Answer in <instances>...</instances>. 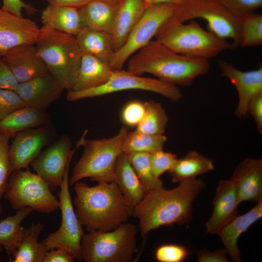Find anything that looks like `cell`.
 I'll list each match as a JSON object with an SVG mask.
<instances>
[{"mask_svg":"<svg viewBox=\"0 0 262 262\" xmlns=\"http://www.w3.org/2000/svg\"><path fill=\"white\" fill-rule=\"evenodd\" d=\"M205 187L204 181L196 177L180 182L172 189L162 186L147 193L131 214L139 221L142 238L162 226L189 222L193 202Z\"/></svg>","mask_w":262,"mask_h":262,"instance_id":"1","label":"cell"},{"mask_svg":"<svg viewBox=\"0 0 262 262\" xmlns=\"http://www.w3.org/2000/svg\"><path fill=\"white\" fill-rule=\"evenodd\" d=\"M73 185L75 212L87 232L114 230L131 215L132 211L115 182L90 186L79 181Z\"/></svg>","mask_w":262,"mask_h":262,"instance_id":"2","label":"cell"},{"mask_svg":"<svg viewBox=\"0 0 262 262\" xmlns=\"http://www.w3.org/2000/svg\"><path fill=\"white\" fill-rule=\"evenodd\" d=\"M127 70L137 75L150 74L169 84L186 86L210 70L208 60L177 53L151 40L127 61Z\"/></svg>","mask_w":262,"mask_h":262,"instance_id":"3","label":"cell"},{"mask_svg":"<svg viewBox=\"0 0 262 262\" xmlns=\"http://www.w3.org/2000/svg\"><path fill=\"white\" fill-rule=\"evenodd\" d=\"M154 37L155 40L177 53L207 60L231 49L230 42L205 30L195 19L186 24L172 18Z\"/></svg>","mask_w":262,"mask_h":262,"instance_id":"4","label":"cell"},{"mask_svg":"<svg viewBox=\"0 0 262 262\" xmlns=\"http://www.w3.org/2000/svg\"><path fill=\"white\" fill-rule=\"evenodd\" d=\"M35 47L49 73L64 90L71 91L82 55L76 36L43 25Z\"/></svg>","mask_w":262,"mask_h":262,"instance_id":"5","label":"cell"},{"mask_svg":"<svg viewBox=\"0 0 262 262\" xmlns=\"http://www.w3.org/2000/svg\"><path fill=\"white\" fill-rule=\"evenodd\" d=\"M128 131L127 127L123 126L109 138L86 140L84 137L83 152L73 169L70 185L87 178L98 183L113 181L115 163L123 152V143Z\"/></svg>","mask_w":262,"mask_h":262,"instance_id":"6","label":"cell"},{"mask_svg":"<svg viewBox=\"0 0 262 262\" xmlns=\"http://www.w3.org/2000/svg\"><path fill=\"white\" fill-rule=\"evenodd\" d=\"M138 230L124 223L110 231L84 233L81 242L82 260L85 262H129L137 251Z\"/></svg>","mask_w":262,"mask_h":262,"instance_id":"7","label":"cell"},{"mask_svg":"<svg viewBox=\"0 0 262 262\" xmlns=\"http://www.w3.org/2000/svg\"><path fill=\"white\" fill-rule=\"evenodd\" d=\"M4 198L17 211L31 208L41 213H49L59 209V201L47 183L29 167L12 172Z\"/></svg>","mask_w":262,"mask_h":262,"instance_id":"8","label":"cell"},{"mask_svg":"<svg viewBox=\"0 0 262 262\" xmlns=\"http://www.w3.org/2000/svg\"><path fill=\"white\" fill-rule=\"evenodd\" d=\"M196 18L205 20L209 31L231 41L232 49L239 46L240 18L216 0H181L176 4L174 20L185 22Z\"/></svg>","mask_w":262,"mask_h":262,"instance_id":"9","label":"cell"},{"mask_svg":"<svg viewBox=\"0 0 262 262\" xmlns=\"http://www.w3.org/2000/svg\"><path fill=\"white\" fill-rule=\"evenodd\" d=\"M129 90L150 91L163 96L172 101H178L182 94L177 86L164 82L158 79L137 75L128 70L115 69L104 84L80 91H68L66 98L68 101L101 97Z\"/></svg>","mask_w":262,"mask_h":262,"instance_id":"10","label":"cell"},{"mask_svg":"<svg viewBox=\"0 0 262 262\" xmlns=\"http://www.w3.org/2000/svg\"><path fill=\"white\" fill-rule=\"evenodd\" d=\"M77 148L76 147L72 149L60 186V190L58 192L59 208L61 213L60 227L41 242L47 251L64 248L72 254L76 259L81 261V242L84 232L74 209L69 189L70 164Z\"/></svg>","mask_w":262,"mask_h":262,"instance_id":"11","label":"cell"},{"mask_svg":"<svg viewBox=\"0 0 262 262\" xmlns=\"http://www.w3.org/2000/svg\"><path fill=\"white\" fill-rule=\"evenodd\" d=\"M176 4H160L147 7L129 38L115 51L110 62L113 69H121L128 59L154 37L158 30L175 16Z\"/></svg>","mask_w":262,"mask_h":262,"instance_id":"12","label":"cell"},{"mask_svg":"<svg viewBox=\"0 0 262 262\" xmlns=\"http://www.w3.org/2000/svg\"><path fill=\"white\" fill-rule=\"evenodd\" d=\"M72 151L70 138L63 135L42 151L31 163L32 168L51 191L60 187Z\"/></svg>","mask_w":262,"mask_h":262,"instance_id":"13","label":"cell"},{"mask_svg":"<svg viewBox=\"0 0 262 262\" xmlns=\"http://www.w3.org/2000/svg\"><path fill=\"white\" fill-rule=\"evenodd\" d=\"M54 135L52 127L47 125L20 132L14 137L9 148L12 172L29 167Z\"/></svg>","mask_w":262,"mask_h":262,"instance_id":"14","label":"cell"},{"mask_svg":"<svg viewBox=\"0 0 262 262\" xmlns=\"http://www.w3.org/2000/svg\"><path fill=\"white\" fill-rule=\"evenodd\" d=\"M40 33L34 21L0 8V58L16 47L35 45Z\"/></svg>","mask_w":262,"mask_h":262,"instance_id":"15","label":"cell"},{"mask_svg":"<svg viewBox=\"0 0 262 262\" xmlns=\"http://www.w3.org/2000/svg\"><path fill=\"white\" fill-rule=\"evenodd\" d=\"M218 65L222 76L227 78L237 90L238 102L235 110L236 116L240 119L246 117L250 101L262 92V67L243 71L223 60H219Z\"/></svg>","mask_w":262,"mask_h":262,"instance_id":"16","label":"cell"},{"mask_svg":"<svg viewBox=\"0 0 262 262\" xmlns=\"http://www.w3.org/2000/svg\"><path fill=\"white\" fill-rule=\"evenodd\" d=\"M64 89L48 73L19 83L15 91L27 106L45 111L61 96Z\"/></svg>","mask_w":262,"mask_h":262,"instance_id":"17","label":"cell"},{"mask_svg":"<svg viewBox=\"0 0 262 262\" xmlns=\"http://www.w3.org/2000/svg\"><path fill=\"white\" fill-rule=\"evenodd\" d=\"M2 59L18 83L49 73L34 45L16 47L8 51Z\"/></svg>","mask_w":262,"mask_h":262,"instance_id":"18","label":"cell"},{"mask_svg":"<svg viewBox=\"0 0 262 262\" xmlns=\"http://www.w3.org/2000/svg\"><path fill=\"white\" fill-rule=\"evenodd\" d=\"M230 179L240 203L262 201V160L247 158L236 167Z\"/></svg>","mask_w":262,"mask_h":262,"instance_id":"19","label":"cell"},{"mask_svg":"<svg viewBox=\"0 0 262 262\" xmlns=\"http://www.w3.org/2000/svg\"><path fill=\"white\" fill-rule=\"evenodd\" d=\"M239 204L236 189L232 180L230 179L220 181L213 200L212 215L205 225L206 232L216 234L237 215Z\"/></svg>","mask_w":262,"mask_h":262,"instance_id":"20","label":"cell"},{"mask_svg":"<svg viewBox=\"0 0 262 262\" xmlns=\"http://www.w3.org/2000/svg\"><path fill=\"white\" fill-rule=\"evenodd\" d=\"M262 217V201H260L247 213L235 215L217 232L216 234L232 261L242 262L241 251L238 246L239 238Z\"/></svg>","mask_w":262,"mask_h":262,"instance_id":"21","label":"cell"},{"mask_svg":"<svg viewBox=\"0 0 262 262\" xmlns=\"http://www.w3.org/2000/svg\"><path fill=\"white\" fill-rule=\"evenodd\" d=\"M145 9L143 0H124L117 7L110 33L115 52L125 44Z\"/></svg>","mask_w":262,"mask_h":262,"instance_id":"22","label":"cell"},{"mask_svg":"<svg viewBox=\"0 0 262 262\" xmlns=\"http://www.w3.org/2000/svg\"><path fill=\"white\" fill-rule=\"evenodd\" d=\"M113 181L116 184L133 211L146 193L125 152H122L116 160Z\"/></svg>","mask_w":262,"mask_h":262,"instance_id":"23","label":"cell"},{"mask_svg":"<svg viewBox=\"0 0 262 262\" xmlns=\"http://www.w3.org/2000/svg\"><path fill=\"white\" fill-rule=\"evenodd\" d=\"M113 70L109 64L91 54L83 53L70 91H80L101 85L109 80Z\"/></svg>","mask_w":262,"mask_h":262,"instance_id":"24","label":"cell"},{"mask_svg":"<svg viewBox=\"0 0 262 262\" xmlns=\"http://www.w3.org/2000/svg\"><path fill=\"white\" fill-rule=\"evenodd\" d=\"M49 116L45 111L24 106L0 121V131L10 138L23 131L49 125Z\"/></svg>","mask_w":262,"mask_h":262,"instance_id":"25","label":"cell"},{"mask_svg":"<svg viewBox=\"0 0 262 262\" xmlns=\"http://www.w3.org/2000/svg\"><path fill=\"white\" fill-rule=\"evenodd\" d=\"M44 26L76 36L84 28L79 8L49 4L42 11Z\"/></svg>","mask_w":262,"mask_h":262,"instance_id":"26","label":"cell"},{"mask_svg":"<svg viewBox=\"0 0 262 262\" xmlns=\"http://www.w3.org/2000/svg\"><path fill=\"white\" fill-rule=\"evenodd\" d=\"M76 37L82 54H91L110 64L115 53L110 33L84 28Z\"/></svg>","mask_w":262,"mask_h":262,"instance_id":"27","label":"cell"},{"mask_svg":"<svg viewBox=\"0 0 262 262\" xmlns=\"http://www.w3.org/2000/svg\"><path fill=\"white\" fill-rule=\"evenodd\" d=\"M214 169V164L211 159L193 150L178 159L168 173L172 182L176 183L196 178Z\"/></svg>","mask_w":262,"mask_h":262,"instance_id":"28","label":"cell"},{"mask_svg":"<svg viewBox=\"0 0 262 262\" xmlns=\"http://www.w3.org/2000/svg\"><path fill=\"white\" fill-rule=\"evenodd\" d=\"M117 8L100 0H92L79 10L84 28L110 33Z\"/></svg>","mask_w":262,"mask_h":262,"instance_id":"29","label":"cell"},{"mask_svg":"<svg viewBox=\"0 0 262 262\" xmlns=\"http://www.w3.org/2000/svg\"><path fill=\"white\" fill-rule=\"evenodd\" d=\"M27 207L16 211L15 214L0 220V246L3 247L9 257L16 252L26 231V228L21 226L23 220L32 212Z\"/></svg>","mask_w":262,"mask_h":262,"instance_id":"30","label":"cell"},{"mask_svg":"<svg viewBox=\"0 0 262 262\" xmlns=\"http://www.w3.org/2000/svg\"><path fill=\"white\" fill-rule=\"evenodd\" d=\"M44 225L33 223L26 231L11 259L13 262H44L47 251L38 239Z\"/></svg>","mask_w":262,"mask_h":262,"instance_id":"31","label":"cell"},{"mask_svg":"<svg viewBox=\"0 0 262 262\" xmlns=\"http://www.w3.org/2000/svg\"><path fill=\"white\" fill-rule=\"evenodd\" d=\"M167 140L164 134H149L135 130L128 131L123 143L122 151L131 152H147L151 153L163 149Z\"/></svg>","mask_w":262,"mask_h":262,"instance_id":"32","label":"cell"},{"mask_svg":"<svg viewBox=\"0 0 262 262\" xmlns=\"http://www.w3.org/2000/svg\"><path fill=\"white\" fill-rule=\"evenodd\" d=\"M126 154L146 194L163 186L162 180L153 174L150 162L149 153L131 152Z\"/></svg>","mask_w":262,"mask_h":262,"instance_id":"33","label":"cell"},{"mask_svg":"<svg viewBox=\"0 0 262 262\" xmlns=\"http://www.w3.org/2000/svg\"><path fill=\"white\" fill-rule=\"evenodd\" d=\"M146 111L135 130L149 134H164L168 118L162 105L151 100L145 102Z\"/></svg>","mask_w":262,"mask_h":262,"instance_id":"34","label":"cell"},{"mask_svg":"<svg viewBox=\"0 0 262 262\" xmlns=\"http://www.w3.org/2000/svg\"><path fill=\"white\" fill-rule=\"evenodd\" d=\"M262 45V14L253 12L240 17L239 46L249 47Z\"/></svg>","mask_w":262,"mask_h":262,"instance_id":"35","label":"cell"},{"mask_svg":"<svg viewBox=\"0 0 262 262\" xmlns=\"http://www.w3.org/2000/svg\"><path fill=\"white\" fill-rule=\"evenodd\" d=\"M9 139L8 136L0 131V215L2 212L1 200L12 173L9 160Z\"/></svg>","mask_w":262,"mask_h":262,"instance_id":"36","label":"cell"},{"mask_svg":"<svg viewBox=\"0 0 262 262\" xmlns=\"http://www.w3.org/2000/svg\"><path fill=\"white\" fill-rule=\"evenodd\" d=\"M190 252L184 246L166 244L159 246L155 251V259L159 262H182L186 260Z\"/></svg>","mask_w":262,"mask_h":262,"instance_id":"37","label":"cell"},{"mask_svg":"<svg viewBox=\"0 0 262 262\" xmlns=\"http://www.w3.org/2000/svg\"><path fill=\"white\" fill-rule=\"evenodd\" d=\"M145 111V102L138 100L130 101L121 110V120L127 127H136L143 119Z\"/></svg>","mask_w":262,"mask_h":262,"instance_id":"38","label":"cell"},{"mask_svg":"<svg viewBox=\"0 0 262 262\" xmlns=\"http://www.w3.org/2000/svg\"><path fill=\"white\" fill-rule=\"evenodd\" d=\"M177 159L176 154L165 152L163 149L150 153V162L154 176L160 178L165 172H168Z\"/></svg>","mask_w":262,"mask_h":262,"instance_id":"39","label":"cell"},{"mask_svg":"<svg viewBox=\"0 0 262 262\" xmlns=\"http://www.w3.org/2000/svg\"><path fill=\"white\" fill-rule=\"evenodd\" d=\"M235 16H242L255 12L262 6V0H216Z\"/></svg>","mask_w":262,"mask_h":262,"instance_id":"40","label":"cell"},{"mask_svg":"<svg viewBox=\"0 0 262 262\" xmlns=\"http://www.w3.org/2000/svg\"><path fill=\"white\" fill-rule=\"evenodd\" d=\"M27 106L16 92L0 88V121L15 110Z\"/></svg>","mask_w":262,"mask_h":262,"instance_id":"41","label":"cell"},{"mask_svg":"<svg viewBox=\"0 0 262 262\" xmlns=\"http://www.w3.org/2000/svg\"><path fill=\"white\" fill-rule=\"evenodd\" d=\"M2 0V9L19 16H22L21 12L23 9H25L28 15L33 14L37 11L31 4L26 3L22 0Z\"/></svg>","mask_w":262,"mask_h":262,"instance_id":"42","label":"cell"},{"mask_svg":"<svg viewBox=\"0 0 262 262\" xmlns=\"http://www.w3.org/2000/svg\"><path fill=\"white\" fill-rule=\"evenodd\" d=\"M248 114L254 119L257 130L262 134V92L256 95L250 101L248 107Z\"/></svg>","mask_w":262,"mask_h":262,"instance_id":"43","label":"cell"},{"mask_svg":"<svg viewBox=\"0 0 262 262\" xmlns=\"http://www.w3.org/2000/svg\"><path fill=\"white\" fill-rule=\"evenodd\" d=\"M18 84L7 65L0 58V88L15 91Z\"/></svg>","mask_w":262,"mask_h":262,"instance_id":"44","label":"cell"},{"mask_svg":"<svg viewBox=\"0 0 262 262\" xmlns=\"http://www.w3.org/2000/svg\"><path fill=\"white\" fill-rule=\"evenodd\" d=\"M75 259L73 255L67 250L57 248L46 252L44 262H73Z\"/></svg>","mask_w":262,"mask_h":262,"instance_id":"45","label":"cell"},{"mask_svg":"<svg viewBox=\"0 0 262 262\" xmlns=\"http://www.w3.org/2000/svg\"><path fill=\"white\" fill-rule=\"evenodd\" d=\"M227 254L225 248L213 251L203 250L197 253V260L198 262H228Z\"/></svg>","mask_w":262,"mask_h":262,"instance_id":"46","label":"cell"},{"mask_svg":"<svg viewBox=\"0 0 262 262\" xmlns=\"http://www.w3.org/2000/svg\"><path fill=\"white\" fill-rule=\"evenodd\" d=\"M92 0H46L49 4L80 8Z\"/></svg>","mask_w":262,"mask_h":262,"instance_id":"47","label":"cell"},{"mask_svg":"<svg viewBox=\"0 0 262 262\" xmlns=\"http://www.w3.org/2000/svg\"><path fill=\"white\" fill-rule=\"evenodd\" d=\"M181 0H143V2L145 8L146 9L148 6L160 4L168 3L177 4L180 2Z\"/></svg>","mask_w":262,"mask_h":262,"instance_id":"48","label":"cell"},{"mask_svg":"<svg viewBox=\"0 0 262 262\" xmlns=\"http://www.w3.org/2000/svg\"><path fill=\"white\" fill-rule=\"evenodd\" d=\"M114 7L117 8L124 0H100Z\"/></svg>","mask_w":262,"mask_h":262,"instance_id":"49","label":"cell"},{"mask_svg":"<svg viewBox=\"0 0 262 262\" xmlns=\"http://www.w3.org/2000/svg\"><path fill=\"white\" fill-rule=\"evenodd\" d=\"M2 250V247L1 246H0V254Z\"/></svg>","mask_w":262,"mask_h":262,"instance_id":"50","label":"cell"}]
</instances>
